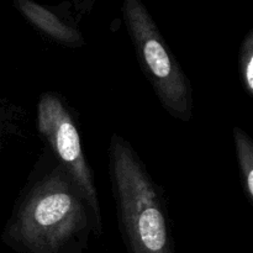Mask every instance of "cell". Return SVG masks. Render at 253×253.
<instances>
[{
  "instance_id": "7a4b0ae2",
  "label": "cell",
  "mask_w": 253,
  "mask_h": 253,
  "mask_svg": "<svg viewBox=\"0 0 253 253\" xmlns=\"http://www.w3.org/2000/svg\"><path fill=\"white\" fill-rule=\"evenodd\" d=\"M108 153L119 226L128 253H172L163 190L123 136L113 133Z\"/></svg>"
},
{
  "instance_id": "277c9868",
  "label": "cell",
  "mask_w": 253,
  "mask_h": 253,
  "mask_svg": "<svg viewBox=\"0 0 253 253\" xmlns=\"http://www.w3.org/2000/svg\"><path fill=\"white\" fill-rule=\"evenodd\" d=\"M36 123L39 133L48 146V151L81 189L93 214L96 236H100L103 219L95 180L83 151L76 120L59 94L46 91L40 96Z\"/></svg>"
},
{
  "instance_id": "3957f363",
  "label": "cell",
  "mask_w": 253,
  "mask_h": 253,
  "mask_svg": "<svg viewBox=\"0 0 253 253\" xmlns=\"http://www.w3.org/2000/svg\"><path fill=\"white\" fill-rule=\"evenodd\" d=\"M121 12L143 74L162 108L177 120L193 118V90L187 74L142 0H123Z\"/></svg>"
},
{
  "instance_id": "ba28073f",
  "label": "cell",
  "mask_w": 253,
  "mask_h": 253,
  "mask_svg": "<svg viewBox=\"0 0 253 253\" xmlns=\"http://www.w3.org/2000/svg\"><path fill=\"white\" fill-rule=\"evenodd\" d=\"M12 123L10 110L7 109L6 104L0 99V150L6 143L7 137L12 132Z\"/></svg>"
},
{
  "instance_id": "5b68a950",
  "label": "cell",
  "mask_w": 253,
  "mask_h": 253,
  "mask_svg": "<svg viewBox=\"0 0 253 253\" xmlns=\"http://www.w3.org/2000/svg\"><path fill=\"white\" fill-rule=\"evenodd\" d=\"M11 1L25 21L54 43L69 48H81L85 44L71 0H64L58 5L41 4L35 0Z\"/></svg>"
},
{
  "instance_id": "6da1fadb",
  "label": "cell",
  "mask_w": 253,
  "mask_h": 253,
  "mask_svg": "<svg viewBox=\"0 0 253 253\" xmlns=\"http://www.w3.org/2000/svg\"><path fill=\"white\" fill-rule=\"evenodd\" d=\"M95 221L81 189L49 151L41 156L1 234L17 253H84Z\"/></svg>"
},
{
  "instance_id": "9c48e42d",
  "label": "cell",
  "mask_w": 253,
  "mask_h": 253,
  "mask_svg": "<svg viewBox=\"0 0 253 253\" xmlns=\"http://www.w3.org/2000/svg\"><path fill=\"white\" fill-rule=\"evenodd\" d=\"M71 1L74 15L79 20L81 17L90 14L91 10L95 6L96 0H71Z\"/></svg>"
},
{
  "instance_id": "52a82bcc",
  "label": "cell",
  "mask_w": 253,
  "mask_h": 253,
  "mask_svg": "<svg viewBox=\"0 0 253 253\" xmlns=\"http://www.w3.org/2000/svg\"><path fill=\"white\" fill-rule=\"evenodd\" d=\"M239 72L241 84L250 96L253 95V30H250L240 46Z\"/></svg>"
},
{
  "instance_id": "8992f818",
  "label": "cell",
  "mask_w": 253,
  "mask_h": 253,
  "mask_svg": "<svg viewBox=\"0 0 253 253\" xmlns=\"http://www.w3.org/2000/svg\"><path fill=\"white\" fill-rule=\"evenodd\" d=\"M234 142L239 162L240 177L245 197L253 203V142L246 131L234 128Z\"/></svg>"
}]
</instances>
